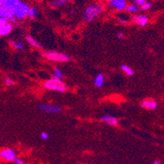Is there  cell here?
I'll return each instance as SVG.
<instances>
[{
    "mask_svg": "<svg viewBox=\"0 0 164 164\" xmlns=\"http://www.w3.org/2000/svg\"><path fill=\"white\" fill-rule=\"evenodd\" d=\"M103 10H104V7L100 4H93L88 6L83 12V18L84 21L86 22L92 21L95 17L102 13Z\"/></svg>",
    "mask_w": 164,
    "mask_h": 164,
    "instance_id": "obj_1",
    "label": "cell"
},
{
    "mask_svg": "<svg viewBox=\"0 0 164 164\" xmlns=\"http://www.w3.org/2000/svg\"><path fill=\"white\" fill-rule=\"evenodd\" d=\"M44 87L49 90H54V91L60 92V93H63L67 90V86H66L65 83L62 81L61 80L55 79V78H52L50 80L45 81L44 84Z\"/></svg>",
    "mask_w": 164,
    "mask_h": 164,
    "instance_id": "obj_2",
    "label": "cell"
},
{
    "mask_svg": "<svg viewBox=\"0 0 164 164\" xmlns=\"http://www.w3.org/2000/svg\"><path fill=\"white\" fill-rule=\"evenodd\" d=\"M45 58L53 62H68L71 59V57L67 54H61L58 52H48L44 54Z\"/></svg>",
    "mask_w": 164,
    "mask_h": 164,
    "instance_id": "obj_3",
    "label": "cell"
},
{
    "mask_svg": "<svg viewBox=\"0 0 164 164\" xmlns=\"http://www.w3.org/2000/svg\"><path fill=\"white\" fill-rule=\"evenodd\" d=\"M30 6H29L26 2H21V3L20 4L16 10L15 11V18L17 20H22L25 17H27V14H28L29 9H30Z\"/></svg>",
    "mask_w": 164,
    "mask_h": 164,
    "instance_id": "obj_4",
    "label": "cell"
},
{
    "mask_svg": "<svg viewBox=\"0 0 164 164\" xmlns=\"http://www.w3.org/2000/svg\"><path fill=\"white\" fill-rule=\"evenodd\" d=\"M16 158V153L12 149H4L0 150V158L4 159L7 162L14 161Z\"/></svg>",
    "mask_w": 164,
    "mask_h": 164,
    "instance_id": "obj_5",
    "label": "cell"
},
{
    "mask_svg": "<svg viewBox=\"0 0 164 164\" xmlns=\"http://www.w3.org/2000/svg\"><path fill=\"white\" fill-rule=\"evenodd\" d=\"M127 6V2L126 0H115L113 2H110L109 3V7L115 10H117L119 12H122V11L126 10Z\"/></svg>",
    "mask_w": 164,
    "mask_h": 164,
    "instance_id": "obj_6",
    "label": "cell"
},
{
    "mask_svg": "<svg viewBox=\"0 0 164 164\" xmlns=\"http://www.w3.org/2000/svg\"><path fill=\"white\" fill-rule=\"evenodd\" d=\"M39 108L43 112L49 113H58L61 111V107L55 105H50V104H41L39 105Z\"/></svg>",
    "mask_w": 164,
    "mask_h": 164,
    "instance_id": "obj_7",
    "label": "cell"
},
{
    "mask_svg": "<svg viewBox=\"0 0 164 164\" xmlns=\"http://www.w3.org/2000/svg\"><path fill=\"white\" fill-rule=\"evenodd\" d=\"M131 21L134 23L137 24L140 26H145L149 21V17L146 15H137V16H133L131 17Z\"/></svg>",
    "mask_w": 164,
    "mask_h": 164,
    "instance_id": "obj_8",
    "label": "cell"
},
{
    "mask_svg": "<svg viewBox=\"0 0 164 164\" xmlns=\"http://www.w3.org/2000/svg\"><path fill=\"white\" fill-rule=\"evenodd\" d=\"M141 107L145 109H148V110H153L156 109L158 107L157 102L153 99H145L141 103Z\"/></svg>",
    "mask_w": 164,
    "mask_h": 164,
    "instance_id": "obj_9",
    "label": "cell"
},
{
    "mask_svg": "<svg viewBox=\"0 0 164 164\" xmlns=\"http://www.w3.org/2000/svg\"><path fill=\"white\" fill-rule=\"evenodd\" d=\"M13 30V25L9 23L6 24L4 26H0V36H6L8 35Z\"/></svg>",
    "mask_w": 164,
    "mask_h": 164,
    "instance_id": "obj_10",
    "label": "cell"
},
{
    "mask_svg": "<svg viewBox=\"0 0 164 164\" xmlns=\"http://www.w3.org/2000/svg\"><path fill=\"white\" fill-rule=\"evenodd\" d=\"M101 121H103V122H105L107 124H109L111 126H117L118 124V120L114 117H112V116H108V115H105V116H103L101 117Z\"/></svg>",
    "mask_w": 164,
    "mask_h": 164,
    "instance_id": "obj_11",
    "label": "cell"
},
{
    "mask_svg": "<svg viewBox=\"0 0 164 164\" xmlns=\"http://www.w3.org/2000/svg\"><path fill=\"white\" fill-rule=\"evenodd\" d=\"M104 81H105L104 75L102 74V73H100V74H98V75L95 76L94 82L95 86H97L98 88H101V87L103 85V84H104Z\"/></svg>",
    "mask_w": 164,
    "mask_h": 164,
    "instance_id": "obj_12",
    "label": "cell"
},
{
    "mask_svg": "<svg viewBox=\"0 0 164 164\" xmlns=\"http://www.w3.org/2000/svg\"><path fill=\"white\" fill-rule=\"evenodd\" d=\"M67 0H54V2H50L49 6L54 8H58V7H61L67 3Z\"/></svg>",
    "mask_w": 164,
    "mask_h": 164,
    "instance_id": "obj_13",
    "label": "cell"
},
{
    "mask_svg": "<svg viewBox=\"0 0 164 164\" xmlns=\"http://www.w3.org/2000/svg\"><path fill=\"white\" fill-rule=\"evenodd\" d=\"M10 45L13 49H16V50H23L24 48H25L23 44L21 41H18V40H11Z\"/></svg>",
    "mask_w": 164,
    "mask_h": 164,
    "instance_id": "obj_14",
    "label": "cell"
},
{
    "mask_svg": "<svg viewBox=\"0 0 164 164\" xmlns=\"http://www.w3.org/2000/svg\"><path fill=\"white\" fill-rule=\"evenodd\" d=\"M26 42L28 43L29 45H31V46H33V47L37 48V49H40V48H41V46H40V44H39V43H38L36 40H34V39L31 37V35H26Z\"/></svg>",
    "mask_w": 164,
    "mask_h": 164,
    "instance_id": "obj_15",
    "label": "cell"
},
{
    "mask_svg": "<svg viewBox=\"0 0 164 164\" xmlns=\"http://www.w3.org/2000/svg\"><path fill=\"white\" fill-rule=\"evenodd\" d=\"M39 12V9L36 7H31L29 9L28 14H27V17H29L30 19H35L38 15Z\"/></svg>",
    "mask_w": 164,
    "mask_h": 164,
    "instance_id": "obj_16",
    "label": "cell"
},
{
    "mask_svg": "<svg viewBox=\"0 0 164 164\" xmlns=\"http://www.w3.org/2000/svg\"><path fill=\"white\" fill-rule=\"evenodd\" d=\"M121 69H122L123 72L126 73V74H127V76H131L134 75V70L131 67H129V66L123 64V65L121 66Z\"/></svg>",
    "mask_w": 164,
    "mask_h": 164,
    "instance_id": "obj_17",
    "label": "cell"
},
{
    "mask_svg": "<svg viewBox=\"0 0 164 164\" xmlns=\"http://www.w3.org/2000/svg\"><path fill=\"white\" fill-rule=\"evenodd\" d=\"M63 77V73L62 72V71L58 67L54 68V72H53V78L61 80Z\"/></svg>",
    "mask_w": 164,
    "mask_h": 164,
    "instance_id": "obj_18",
    "label": "cell"
},
{
    "mask_svg": "<svg viewBox=\"0 0 164 164\" xmlns=\"http://www.w3.org/2000/svg\"><path fill=\"white\" fill-rule=\"evenodd\" d=\"M126 10H127V12H130V13H136V12L139 11V7L134 3H132V4L127 5V7H126Z\"/></svg>",
    "mask_w": 164,
    "mask_h": 164,
    "instance_id": "obj_19",
    "label": "cell"
},
{
    "mask_svg": "<svg viewBox=\"0 0 164 164\" xmlns=\"http://www.w3.org/2000/svg\"><path fill=\"white\" fill-rule=\"evenodd\" d=\"M134 2V4L136 5L137 7H142L143 5H145L147 2V0H132Z\"/></svg>",
    "mask_w": 164,
    "mask_h": 164,
    "instance_id": "obj_20",
    "label": "cell"
},
{
    "mask_svg": "<svg viewBox=\"0 0 164 164\" xmlns=\"http://www.w3.org/2000/svg\"><path fill=\"white\" fill-rule=\"evenodd\" d=\"M4 84H6V85H7V86H12V85L15 84V82L14 80H12V78L7 77L4 79Z\"/></svg>",
    "mask_w": 164,
    "mask_h": 164,
    "instance_id": "obj_21",
    "label": "cell"
},
{
    "mask_svg": "<svg viewBox=\"0 0 164 164\" xmlns=\"http://www.w3.org/2000/svg\"><path fill=\"white\" fill-rule=\"evenodd\" d=\"M153 7V3L152 2H146L145 4L143 5L142 7H141V9L143 10V11H148V10L151 9Z\"/></svg>",
    "mask_w": 164,
    "mask_h": 164,
    "instance_id": "obj_22",
    "label": "cell"
},
{
    "mask_svg": "<svg viewBox=\"0 0 164 164\" xmlns=\"http://www.w3.org/2000/svg\"><path fill=\"white\" fill-rule=\"evenodd\" d=\"M9 23V21H8V20H7L6 17H0V26H4V25H6V24Z\"/></svg>",
    "mask_w": 164,
    "mask_h": 164,
    "instance_id": "obj_23",
    "label": "cell"
},
{
    "mask_svg": "<svg viewBox=\"0 0 164 164\" xmlns=\"http://www.w3.org/2000/svg\"><path fill=\"white\" fill-rule=\"evenodd\" d=\"M13 162H15V164H26V162H25L24 160L21 159V158H16Z\"/></svg>",
    "mask_w": 164,
    "mask_h": 164,
    "instance_id": "obj_24",
    "label": "cell"
},
{
    "mask_svg": "<svg viewBox=\"0 0 164 164\" xmlns=\"http://www.w3.org/2000/svg\"><path fill=\"white\" fill-rule=\"evenodd\" d=\"M40 137L43 139V140H48L49 137V134L46 133V132H42V133L40 134Z\"/></svg>",
    "mask_w": 164,
    "mask_h": 164,
    "instance_id": "obj_25",
    "label": "cell"
},
{
    "mask_svg": "<svg viewBox=\"0 0 164 164\" xmlns=\"http://www.w3.org/2000/svg\"><path fill=\"white\" fill-rule=\"evenodd\" d=\"M117 37L118 38L119 40H123V39L125 38V34H124V33H122V32L117 33Z\"/></svg>",
    "mask_w": 164,
    "mask_h": 164,
    "instance_id": "obj_26",
    "label": "cell"
},
{
    "mask_svg": "<svg viewBox=\"0 0 164 164\" xmlns=\"http://www.w3.org/2000/svg\"><path fill=\"white\" fill-rule=\"evenodd\" d=\"M118 21H119L120 23L122 24V25H127V21H125V20H123V19H119Z\"/></svg>",
    "mask_w": 164,
    "mask_h": 164,
    "instance_id": "obj_27",
    "label": "cell"
},
{
    "mask_svg": "<svg viewBox=\"0 0 164 164\" xmlns=\"http://www.w3.org/2000/svg\"><path fill=\"white\" fill-rule=\"evenodd\" d=\"M153 164H161V161L160 160H155V161H153Z\"/></svg>",
    "mask_w": 164,
    "mask_h": 164,
    "instance_id": "obj_28",
    "label": "cell"
},
{
    "mask_svg": "<svg viewBox=\"0 0 164 164\" xmlns=\"http://www.w3.org/2000/svg\"><path fill=\"white\" fill-rule=\"evenodd\" d=\"M108 2H113V1H115V0H107Z\"/></svg>",
    "mask_w": 164,
    "mask_h": 164,
    "instance_id": "obj_29",
    "label": "cell"
}]
</instances>
